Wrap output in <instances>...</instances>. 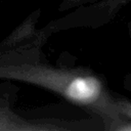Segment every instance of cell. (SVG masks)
<instances>
[{
	"label": "cell",
	"mask_w": 131,
	"mask_h": 131,
	"mask_svg": "<svg viewBox=\"0 0 131 131\" xmlns=\"http://www.w3.org/2000/svg\"><path fill=\"white\" fill-rule=\"evenodd\" d=\"M98 91V83L92 79H77L69 88L72 97L79 100H90L97 95Z\"/></svg>",
	"instance_id": "6da1fadb"
}]
</instances>
